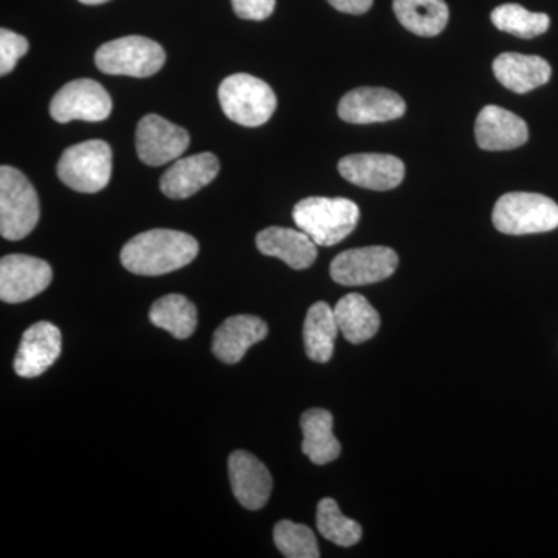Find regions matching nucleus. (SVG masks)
Returning <instances> with one entry per match:
<instances>
[{
    "label": "nucleus",
    "mask_w": 558,
    "mask_h": 558,
    "mask_svg": "<svg viewBox=\"0 0 558 558\" xmlns=\"http://www.w3.org/2000/svg\"><path fill=\"white\" fill-rule=\"evenodd\" d=\"M256 247L266 256L284 260L295 270L310 269L318 256L317 244L303 230L269 227L259 231Z\"/></svg>",
    "instance_id": "obj_19"
},
{
    "label": "nucleus",
    "mask_w": 558,
    "mask_h": 558,
    "mask_svg": "<svg viewBox=\"0 0 558 558\" xmlns=\"http://www.w3.org/2000/svg\"><path fill=\"white\" fill-rule=\"evenodd\" d=\"M112 112V100L97 81L80 78L70 81L54 95L50 113L58 123L69 121H102Z\"/></svg>",
    "instance_id": "obj_9"
},
{
    "label": "nucleus",
    "mask_w": 558,
    "mask_h": 558,
    "mask_svg": "<svg viewBox=\"0 0 558 558\" xmlns=\"http://www.w3.org/2000/svg\"><path fill=\"white\" fill-rule=\"evenodd\" d=\"M219 170L218 157L211 153L179 159L161 175V193L174 201L189 199L218 178Z\"/></svg>",
    "instance_id": "obj_16"
},
{
    "label": "nucleus",
    "mask_w": 558,
    "mask_h": 558,
    "mask_svg": "<svg viewBox=\"0 0 558 558\" xmlns=\"http://www.w3.org/2000/svg\"><path fill=\"white\" fill-rule=\"evenodd\" d=\"M167 61L163 47L143 36H124L102 44L95 53V64L106 75L148 78Z\"/></svg>",
    "instance_id": "obj_7"
},
{
    "label": "nucleus",
    "mask_w": 558,
    "mask_h": 558,
    "mask_svg": "<svg viewBox=\"0 0 558 558\" xmlns=\"http://www.w3.org/2000/svg\"><path fill=\"white\" fill-rule=\"evenodd\" d=\"M190 134L156 113L143 117L135 131L138 159L148 167H163L189 149Z\"/></svg>",
    "instance_id": "obj_10"
},
{
    "label": "nucleus",
    "mask_w": 558,
    "mask_h": 558,
    "mask_svg": "<svg viewBox=\"0 0 558 558\" xmlns=\"http://www.w3.org/2000/svg\"><path fill=\"white\" fill-rule=\"evenodd\" d=\"M84 5H101V3L109 2V0H78Z\"/></svg>",
    "instance_id": "obj_32"
},
{
    "label": "nucleus",
    "mask_w": 558,
    "mask_h": 558,
    "mask_svg": "<svg viewBox=\"0 0 558 558\" xmlns=\"http://www.w3.org/2000/svg\"><path fill=\"white\" fill-rule=\"evenodd\" d=\"M476 143L484 150L520 148L529 140L526 121L499 106H486L475 123Z\"/></svg>",
    "instance_id": "obj_17"
},
{
    "label": "nucleus",
    "mask_w": 558,
    "mask_h": 558,
    "mask_svg": "<svg viewBox=\"0 0 558 558\" xmlns=\"http://www.w3.org/2000/svg\"><path fill=\"white\" fill-rule=\"evenodd\" d=\"M337 325L344 339L352 344L368 341L379 332V312L360 293H348L333 307Z\"/></svg>",
    "instance_id": "obj_22"
},
{
    "label": "nucleus",
    "mask_w": 558,
    "mask_h": 558,
    "mask_svg": "<svg viewBox=\"0 0 558 558\" xmlns=\"http://www.w3.org/2000/svg\"><path fill=\"white\" fill-rule=\"evenodd\" d=\"M53 279L50 264L28 255H7L0 260V299L20 304L35 299Z\"/></svg>",
    "instance_id": "obj_11"
},
{
    "label": "nucleus",
    "mask_w": 558,
    "mask_h": 558,
    "mask_svg": "<svg viewBox=\"0 0 558 558\" xmlns=\"http://www.w3.org/2000/svg\"><path fill=\"white\" fill-rule=\"evenodd\" d=\"M199 253V242L178 230L156 229L132 238L121 250V264L131 274L160 277L189 266Z\"/></svg>",
    "instance_id": "obj_1"
},
{
    "label": "nucleus",
    "mask_w": 558,
    "mask_h": 558,
    "mask_svg": "<svg viewBox=\"0 0 558 558\" xmlns=\"http://www.w3.org/2000/svg\"><path fill=\"white\" fill-rule=\"evenodd\" d=\"M61 349V330L49 322L36 323L22 336L14 371L24 379H35L60 359Z\"/></svg>",
    "instance_id": "obj_14"
},
{
    "label": "nucleus",
    "mask_w": 558,
    "mask_h": 558,
    "mask_svg": "<svg viewBox=\"0 0 558 558\" xmlns=\"http://www.w3.org/2000/svg\"><path fill=\"white\" fill-rule=\"evenodd\" d=\"M293 220L322 247L339 244L357 227L360 209L344 197H307L293 208Z\"/></svg>",
    "instance_id": "obj_2"
},
{
    "label": "nucleus",
    "mask_w": 558,
    "mask_h": 558,
    "mask_svg": "<svg viewBox=\"0 0 558 558\" xmlns=\"http://www.w3.org/2000/svg\"><path fill=\"white\" fill-rule=\"evenodd\" d=\"M495 229L512 236L546 233L558 227V205L537 193H508L495 204Z\"/></svg>",
    "instance_id": "obj_5"
},
{
    "label": "nucleus",
    "mask_w": 558,
    "mask_h": 558,
    "mask_svg": "<svg viewBox=\"0 0 558 558\" xmlns=\"http://www.w3.org/2000/svg\"><path fill=\"white\" fill-rule=\"evenodd\" d=\"M490 20L498 31L521 39L537 38L548 32L550 25L548 14L532 13L519 3H505L497 7L492 11Z\"/></svg>",
    "instance_id": "obj_26"
},
{
    "label": "nucleus",
    "mask_w": 558,
    "mask_h": 558,
    "mask_svg": "<svg viewBox=\"0 0 558 558\" xmlns=\"http://www.w3.org/2000/svg\"><path fill=\"white\" fill-rule=\"evenodd\" d=\"M269 336V326L255 315H234L216 329L213 354L226 365H236L253 344Z\"/></svg>",
    "instance_id": "obj_18"
},
{
    "label": "nucleus",
    "mask_w": 558,
    "mask_h": 558,
    "mask_svg": "<svg viewBox=\"0 0 558 558\" xmlns=\"http://www.w3.org/2000/svg\"><path fill=\"white\" fill-rule=\"evenodd\" d=\"M219 101L223 113L245 128L266 124L277 109V95L269 84L247 73H236L220 83Z\"/></svg>",
    "instance_id": "obj_3"
},
{
    "label": "nucleus",
    "mask_w": 558,
    "mask_h": 558,
    "mask_svg": "<svg viewBox=\"0 0 558 558\" xmlns=\"http://www.w3.org/2000/svg\"><path fill=\"white\" fill-rule=\"evenodd\" d=\"M336 314L325 301L312 304L304 319V348L307 357L317 363H328L332 359L333 344L339 333Z\"/></svg>",
    "instance_id": "obj_24"
},
{
    "label": "nucleus",
    "mask_w": 558,
    "mask_h": 558,
    "mask_svg": "<svg viewBox=\"0 0 558 558\" xmlns=\"http://www.w3.org/2000/svg\"><path fill=\"white\" fill-rule=\"evenodd\" d=\"M317 527L323 537L341 548L357 545L363 534L360 523L344 517L332 498H323L318 502Z\"/></svg>",
    "instance_id": "obj_27"
},
{
    "label": "nucleus",
    "mask_w": 558,
    "mask_h": 558,
    "mask_svg": "<svg viewBox=\"0 0 558 558\" xmlns=\"http://www.w3.org/2000/svg\"><path fill=\"white\" fill-rule=\"evenodd\" d=\"M395 250L373 247L351 248L340 253L330 264V277L341 286H366L384 281L398 269Z\"/></svg>",
    "instance_id": "obj_8"
},
{
    "label": "nucleus",
    "mask_w": 558,
    "mask_h": 558,
    "mask_svg": "<svg viewBox=\"0 0 558 558\" xmlns=\"http://www.w3.org/2000/svg\"><path fill=\"white\" fill-rule=\"evenodd\" d=\"M407 105L396 92L385 87H359L341 98L339 117L347 123L373 124L400 119Z\"/></svg>",
    "instance_id": "obj_12"
},
{
    "label": "nucleus",
    "mask_w": 558,
    "mask_h": 558,
    "mask_svg": "<svg viewBox=\"0 0 558 558\" xmlns=\"http://www.w3.org/2000/svg\"><path fill=\"white\" fill-rule=\"evenodd\" d=\"M39 197L20 170L0 168V234L9 241H21L38 226Z\"/></svg>",
    "instance_id": "obj_4"
},
{
    "label": "nucleus",
    "mask_w": 558,
    "mask_h": 558,
    "mask_svg": "<svg viewBox=\"0 0 558 558\" xmlns=\"http://www.w3.org/2000/svg\"><path fill=\"white\" fill-rule=\"evenodd\" d=\"M58 178L78 193H100L112 175V149L102 140H87L62 153L57 167Z\"/></svg>",
    "instance_id": "obj_6"
},
{
    "label": "nucleus",
    "mask_w": 558,
    "mask_h": 558,
    "mask_svg": "<svg viewBox=\"0 0 558 558\" xmlns=\"http://www.w3.org/2000/svg\"><path fill=\"white\" fill-rule=\"evenodd\" d=\"M149 319L154 326L167 330L174 339L186 340L197 328V310L186 296L171 293L153 304Z\"/></svg>",
    "instance_id": "obj_25"
},
{
    "label": "nucleus",
    "mask_w": 558,
    "mask_h": 558,
    "mask_svg": "<svg viewBox=\"0 0 558 558\" xmlns=\"http://www.w3.org/2000/svg\"><path fill=\"white\" fill-rule=\"evenodd\" d=\"M27 51L28 40L24 36L9 28H2L0 31V75H9Z\"/></svg>",
    "instance_id": "obj_29"
},
{
    "label": "nucleus",
    "mask_w": 558,
    "mask_h": 558,
    "mask_svg": "<svg viewBox=\"0 0 558 558\" xmlns=\"http://www.w3.org/2000/svg\"><path fill=\"white\" fill-rule=\"evenodd\" d=\"M229 473L231 488L242 508L259 510L267 505L274 480L258 458L248 451H233L229 458Z\"/></svg>",
    "instance_id": "obj_15"
},
{
    "label": "nucleus",
    "mask_w": 558,
    "mask_h": 558,
    "mask_svg": "<svg viewBox=\"0 0 558 558\" xmlns=\"http://www.w3.org/2000/svg\"><path fill=\"white\" fill-rule=\"evenodd\" d=\"M234 13L245 21H266L277 7V0H231Z\"/></svg>",
    "instance_id": "obj_30"
},
{
    "label": "nucleus",
    "mask_w": 558,
    "mask_h": 558,
    "mask_svg": "<svg viewBox=\"0 0 558 558\" xmlns=\"http://www.w3.org/2000/svg\"><path fill=\"white\" fill-rule=\"evenodd\" d=\"M492 68L499 83L515 94L545 86L553 75L549 62L535 54L501 53Z\"/></svg>",
    "instance_id": "obj_20"
},
{
    "label": "nucleus",
    "mask_w": 558,
    "mask_h": 558,
    "mask_svg": "<svg viewBox=\"0 0 558 558\" xmlns=\"http://www.w3.org/2000/svg\"><path fill=\"white\" fill-rule=\"evenodd\" d=\"M392 9L400 24L422 38H433L442 33L450 16L444 0H395Z\"/></svg>",
    "instance_id": "obj_23"
},
{
    "label": "nucleus",
    "mask_w": 558,
    "mask_h": 558,
    "mask_svg": "<svg viewBox=\"0 0 558 558\" xmlns=\"http://www.w3.org/2000/svg\"><path fill=\"white\" fill-rule=\"evenodd\" d=\"M275 545L288 558H318L319 549L314 532L304 524L282 520L274 529Z\"/></svg>",
    "instance_id": "obj_28"
},
{
    "label": "nucleus",
    "mask_w": 558,
    "mask_h": 558,
    "mask_svg": "<svg viewBox=\"0 0 558 558\" xmlns=\"http://www.w3.org/2000/svg\"><path fill=\"white\" fill-rule=\"evenodd\" d=\"M340 174L360 189L388 191L405 178V165L389 154H352L339 163Z\"/></svg>",
    "instance_id": "obj_13"
},
{
    "label": "nucleus",
    "mask_w": 558,
    "mask_h": 558,
    "mask_svg": "<svg viewBox=\"0 0 558 558\" xmlns=\"http://www.w3.org/2000/svg\"><path fill=\"white\" fill-rule=\"evenodd\" d=\"M332 428L333 417L329 411L312 409L301 416L304 436L301 450L314 464H329L340 457L341 446Z\"/></svg>",
    "instance_id": "obj_21"
},
{
    "label": "nucleus",
    "mask_w": 558,
    "mask_h": 558,
    "mask_svg": "<svg viewBox=\"0 0 558 558\" xmlns=\"http://www.w3.org/2000/svg\"><path fill=\"white\" fill-rule=\"evenodd\" d=\"M333 9L347 14H363L373 7V0H328Z\"/></svg>",
    "instance_id": "obj_31"
}]
</instances>
